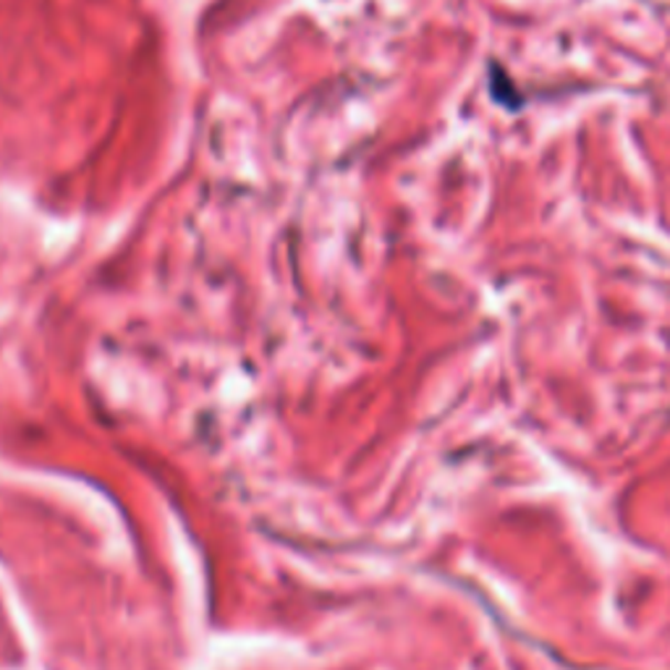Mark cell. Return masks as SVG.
Here are the masks:
<instances>
[{
    "label": "cell",
    "instance_id": "1",
    "mask_svg": "<svg viewBox=\"0 0 670 670\" xmlns=\"http://www.w3.org/2000/svg\"><path fill=\"white\" fill-rule=\"evenodd\" d=\"M492 95H496L498 103H503L506 108H517L521 103L519 92L511 87V79H508L506 72H500L498 66H492Z\"/></svg>",
    "mask_w": 670,
    "mask_h": 670
}]
</instances>
